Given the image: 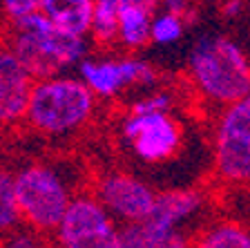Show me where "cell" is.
<instances>
[{
  "mask_svg": "<svg viewBox=\"0 0 250 248\" xmlns=\"http://www.w3.org/2000/svg\"><path fill=\"white\" fill-rule=\"evenodd\" d=\"M246 9V2H239V0H232V2H226L221 7V14L228 16V18H234V16H239V11Z\"/></svg>",
  "mask_w": 250,
  "mask_h": 248,
  "instance_id": "7402d4cb",
  "label": "cell"
},
{
  "mask_svg": "<svg viewBox=\"0 0 250 248\" xmlns=\"http://www.w3.org/2000/svg\"><path fill=\"white\" fill-rule=\"evenodd\" d=\"M188 74L203 101L221 110L250 92V61L232 38L199 36L188 56Z\"/></svg>",
  "mask_w": 250,
  "mask_h": 248,
  "instance_id": "6da1fadb",
  "label": "cell"
},
{
  "mask_svg": "<svg viewBox=\"0 0 250 248\" xmlns=\"http://www.w3.org/2000/svg\"><path fill=\"white\" fill-rule=\"evenodd\" d=\"M34 76L9 47H0V125H14L27 116Z\"/></svg>",
  "mask_w": 250,
  "mask_h": 248,
  "instance_id": "30bf717a",
  "label": "cell"
},
{
  "mask_svg": "<svg viewBox=\"0 0 250 248\" xmlns=\"http://www.w3.org/2000/svg\"><path fill=\"white\" fill-rule=\"evenodd\" d=\"M92 41L99 47L119 43V0H96L92 18Z\"/></svg>",
  "mask_w": 250,
  "mask_h": 248,
  "instance_id": "2e32d148",
  "label": "cell"
},
{
  "mask_svg": "<svg viewBox=\"0 0 250 248\" xmlns=\"http://www.w3.org/2000/svg\"><path fill=\"white\" fill-rule=\"evenodd\" d=\"M0 248H47V244L41 237V233H36V230L18 228L11 235L0 239Z\"/></svg>",
  "mask_w": 250,
  "mask_h": 248,
  "instance_id": "44dd1931",
  "label": "cell"
},
{
  "mask_svg": "<svg viewBox=\"0 0 250 248\" xmlns=\"http://www.w3.org/2000/svg\"><path fill=\"white\" fill-rule=\"evenodd\" d=\"M0 9H2V16L9 21V27H14L25 18H29L31 14L41 11V0H5Z\"/></svg>",
  "mask_w": 250,
  "mask_h": 248,
  "instance_id": "ffe728a7",
  "label": "cell"
},
{
  "mask_svg": "<svg viewBox=\"0 0 250 248\" xmlns=\"http://www.w3.org/2000/svg\"><path fill=\"white\" fill-rule=\"evenodd\" d=\"M172 105H174V96H172L167 90H154V92L141 96L136 103H132L130 112H139V114L170 112Z\"/></svg>",
  "mask_w": 250,
  "mask_h": 248,
  "instance_id": "d6986e66",
  "label": "cell"
},
{
  "mask_svg": "<svg viewBox=\"0 0 250 248\" xmlns=\"http://www.w3.org/2000/svg\"><path fill=\"white\" fill-rule=\"evenodd\" d=\"M22 224L18 197H16V177L0 168V239L18 230Z\"/></svg>",
  "mask_w": 250,
  "mask_h": 248,
  "instance_id": "e0dca14e",
  "label": "cell"
},
{
  "mask_svg": "<svg viewBox=\"0 0 250 248\" xmlns=\"http://www.w3.org/2000/svg\"><path fill=\"white\" fill-rule=\"evenodd\" d=\"M121 135L143 163H163L181 148V123L170 112H127Z\"/></svg>",
  "mask_w": 250,
  "mask_h": 248,
  "instance_id": "52a82bcc",
  "label": "cell"
},
{
  "mask_svg": "<svg viewBox=\"0 0 250 248\" xmlns=\"http://www.w3.org/2000/svg\"><path fill=\"white\" fill-rule=\"evenodd\" d=\"M41 11L67 36L87 38L92 31V0H41Z\"/></svg>",
  "mask_w": 250,
  "mask_h": 248,
  "instance_id": "4fadbf2b",
  "label": "cell"
},
{
  "mask_svg": "<svg viewBox=\"0 0 250 248\" xmlns=\"http://www.w3.org/2000/svg\"><path fill=\"white\" fill-rule=\"evenodd\" d=\"M186 34V18L177 11L161 7L156 9L154 21H152V34L150 43L156 45H174L177 41H181Z\"/></svg>",
  "mask_w": 250,
  "mask_h": 248,
  "instance_id": "ac0fdd59",
  "label": "cell"
},
{
  "mask_svg": "<svg viewBox=\"0 0 250 248\" xmlns=\"http://www.w3.org/2000/svg\"><path fill=\"white\" fill-rule=\"evenodd\" d=\"M78 78L94 92L96 98H112L121 92L143 85L150 88L156 83V69L147 61L134 56L121 58H85L78 65Z\"/></svg>",
  "mask_w": 250,
  "mask_h": 248,
  "instance_id": "ba28073f",
  "label": "cell"
},
{
  "mask_svg": "<svg viewBox=\"0 0 250 248\" xmlns=\"http://www.w3.org/2000/svg\"><path fill=\"white\" fill-rule=\"evenodd\" d=\"M203 208V195L199 190H166L159 192L147 224L163 233H181L179 228Z\"/></svg>",
  "mask_w": 250,
  "mask_h": 248,
  "instance_id": "8fae6325",
  "label": "cell"
},
{
  "mask_svg": "<svg viewBox=\"0 0 250 248\" xmlns=\"http://www.w3.org/2000/svg\"><path fill=\"white\" fill-rule=\"evenodd\" d=\"M156 9L159 5L150 0H119V45L130 52L146 47Z\"/></svg>",
  "mask_w": 250,
  "mask_h": 248,
  "instance_id": "7c38bea8",
  "label": "cell"
},
{
  "mask_svg": "<svg viewBox=\"0 0 250 248\" xmlns=\"http://www.w3.org/2000/svg\"><path fill=\"white\" fill-rule=\"evenodd\" d=\"M96 112V96L81 78L54 76L36 81L25 121L45 136H65L85 128Z\"/></svg>",
  "mask_w": 250,
  "mask_h": 248,
  "instance_id": "3957f363",
  "label": "cell"
},
{
  "mask_svg": "<svg viewBox=\"0 0 250 248\" xmlns=\"http://www.w3.org/2000/svg\"><path fill=\"white\" fill-rule=\"evenodd\" d=\"M94 197L101 206L114 217V222L127 224H143L150 219L156 203V192L147 186L146 181L136 179L125 172H107L103 175L96 186Z\"/></svg>",
  "mask_w": 250,
  "mask_h": 248,
  "instance_id": "9c48e42d",
  "label": "cell"
},
{
  "mask_svg": "<svg viewBox=\"0 0 250 248\" xmlns=\"http://www.w3.org/2000/svg\"><path fill=\"white\" fill-rule=\"evenodd\" d=\"M114 248H190V244L183 233H163L143 222L121 226Z\"/></svg>",
  "mask_w": 250,
  "mask_h": 248,
  "instance_id": "5bb4252c",
  "label": "cell"
},
{
  "mask_svg": "<svg viewBox=\"0 0 250 248\" xmlns=\"http://www.w3.org/2000/svg\"><path fill=\"white\" fill-rule=\"evenodd\" d=\"M119 228L94 195H76L54 239L58 248H114Z\"/></svg>",
  "mask_w": 250,
  "mask_h": 248,
  "instance_id": "8992f818",
  "label": "cell"
},
{
  "mask_svg": "<svg viewBox=\"0 0 250 248\" xmlns=\"http://www.w3.org/2000/svg\"><path fill=\"white\" fill-rule=\"evenodd\" d=\"M190 248H250V228L232 219L214 222L192 239Z\"/></svg>",
  "mask_w": 250,
  "mask_h": 248,
  "instance_id": "9a60e30c",
  "label": "cell"
},
{
  "mask_svg": "<svg viewBox=\"0 0 250 248\" xmlns=\"http://www.w3.org/2000/svg\"><path fill=\"white\" fill-rule=\"evenodd\" d=\"M212 148L217 179L228 186H250V92L219 112Z\"/></svg>",
  "mask_w": 250,
  "mask_h": 248,
  "instance_id": "5b68a950",
  "label": "cell"
},
{
  "mask_svg": "<svg viewBox=\"0 0 250 248\" xmlns=\"http://www.w3.org/2000/svg\"><path fill=\"white\" fill-rule=\"evenodd\" d=\"M11 52L27 68L34 81L61 76L65 68L87 58V41L62 34L42 11L31 14L11 27Z\"/></svg>",
  "mask_w": 250,
  "mask_h": 248,
  "instance_id": "7a4b0ae2",
  "label": "cell"
},
{
  "mask_svg": "<svg viewBox=\"0 0 250 248\" xmlns=\"http://www.w3.org/2000/svg\"><path fill=\"white\" fill-rule=\"evenodd\" d=\"M16 197L22 224L36 233H56L74 195L56 168L29 163L16 172Z\"/></svg>",
  "mask_w": 250,
  "mask_h": 248,
  "instance_id": "277c9868",
  "label": "cell"
}]
</instances>
